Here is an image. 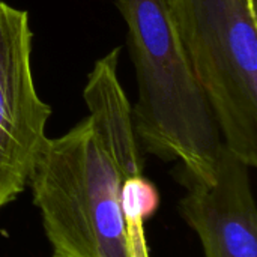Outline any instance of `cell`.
<instances>
[{
	"mask_svg": "<svg viewBox=\"0 0 257 257\" xmlns=\"http://www.w3.org/2000/svg\"><path fill=\"white\" fill-rule=\"evenodd\" d=\"M250 2H251L253 5H256V0H250Z\"/></svg>",
	"mask_w": 257,
	"mask_h": 257,
	"instance_id": "52a82bcc",
	"label": "cell"
},
{
	"mask_svg": "<svg viewBox=\"0 0 257 257\" xmlns=\"http://www.w3.org/2000/svg\"><path fill=\"white\" fill-rule=\"evenodd\" d=\"M126 27L139 98V146L202 184L215 181L223 139L169 17L166 0H113Z\"/></svg>",
	"mask_w": 257,
	"mask_h": 257,
	"instance_id": "6da1fadb",
	"label": "cell"
},
{
	"mask_svg": "<svg viewBox=\"0 0 257 257\" xmlns=\"http://www.w3.org/2000/svg\"><path fill=\"white\" fill-rule=\"evenodd\" d=\"M116 47L98 59L83 92L89 117L125 178L143 175V158L133 125V107L119 83Z\"/></svg>",
	"mask_w": 257,
	"mask_h": 257,
	"instance_id": "8992f818",
	"label": "cell"
},
{
	"mask_svg": "<svg viewBox=\"0 0 257 257\" xmlns=\"http://www.w3.org/2000/svg\"><path fill=\"white\" fill-rule=\"evenodd\" d=\"M224 146L257 166V14L250 0H166Z\"/></svg>",
	"mask_w": 257,
	"mask_h": 257,
	"instance_id": "3957f363",
	"label": "cell"
},
{
	"mask_svg": "<svg viewBox=\"0 0 257 257\" xmlns=\"http://www.w3.org/2000/svg\"><path fill=\"white\" fill-rule=\"evenodd\" d=\"M178 179L187 187L179 211L197 233L205 257H257V208L250 167L224 145L215 181L202 184L182 170Z\"/></svg>",
	"mask_w": 257,
	"mask_h": 257,
	"instance_id": "5b68a950",
	"label": "cell"
},
{
	"mask_svg": "<svg viewBox=\"0 0 257 257\" xmlns=\"http://www.w3.org/2000/svg\"><path fill=\"white\" fill-rule=\"evenodd\" d=\"M29 14L0 0V209L26 188L51 107L36 92Z\"/></svg>",
	"mask_w": 257,
	"mask_h": 257,
	"instance_id": "277c9868",
	"label": "cell"
},
{
	"mask_svg": "<svg viewBox=\"0 0 257 257\" xmlns=\"http://www.w3.org/2000/svg\"><path fill=\"white\" fill-rule=\"evenodd\" d=\"M123 179L89 116L45 139L27 187L51 257H149L143 221L122 208Z\"/></svg>",
	"mask_w": 257,
	"mask_h": 257,
	"instance_id": "7a4b0ae2",
	"label": "cell"
}]
</instances>
